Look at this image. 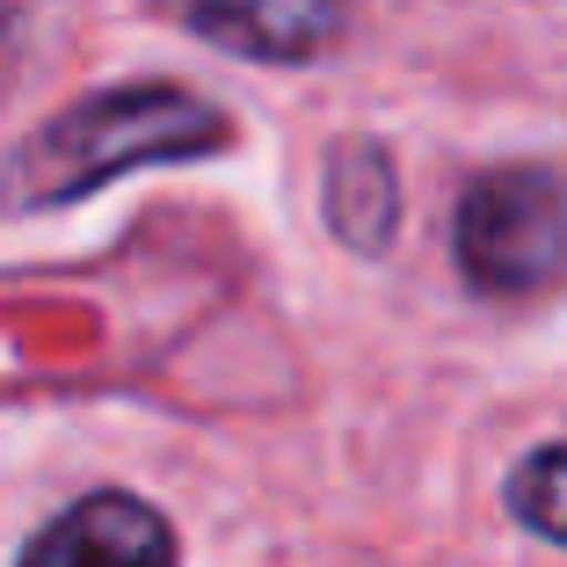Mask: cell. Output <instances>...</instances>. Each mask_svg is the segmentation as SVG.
<instances>
[{"mask_svg": "<svg viewBox=\"0 0 567 567\" xmlns=\"http://www.w3.org/2000/svg\"><path fill=\"white\" fill-rule=\"evenodd\" d=\"M502 502H509V517H517L532 538L567 546V444H538L532 458H517Z\"/></svg>", "mask_w": 567, "mask_h": 567, "instance_id": "6", "label": "cell"}, {"mask_svg": "<svg viewBox=\"0 0 567 567\" xmlns=\"http://www.w3.org/2000/svg\"><path fill=\"white\" fill-rule=\"evenodd\" d=\"M146 8L248 66H313L350 30L342 0H146Z\"/></svg>", "mask_w": 567, "mask_h": 567, "instance_id": "3", "label": "cell"}, {"mask_svg": "<svg viewBox=\"0 0 567 567\" xmlns=\"http://www.w3.org/2000/svg\"><path fill=\"white\" fill-rule=\"evenodd\" d=\"M451 262L481 299H546L567 284V183L553 167H481L451 204Z\"/></svg>", "mask_w": 567, "mask_h": 567, "instance_id": "2", "label": "cell"}, {"mask_svg": "<svg viewBox=\"0 0 567 567\" xmlns=\"http://www.w3.org/2000/svg\"><path fill=\"white\" fill-rule=\"evenodd\" d=\"M320 218H328V234L357 255L393 248V234H401V175H393L379 138H342V146H328Z\"/></svg>", "mask_w": 567, "mask_h": 567, "instance_id": "5", "label": "cell"}, {"mask_svg": "<svg viewBox=\"0 0 567 567\" xmlns=\"http://www.w3.org/2000/svg\"><path fill=\"white\" fill-rule=\"evenodd\" d=\"M234 146V117L175 81H124L66 102L0 161V218L66 212L138 167H183Z\"/></svg>", "mask_w": 567, "mask_h": 567, "instance_id": "1", "label": "cell"}, {"mask_svg": "<svg viewBox=\"0 0 567 567\" xmlns=\"http://www.w3.org/2000/svg\"><path fill=\"white\" fill-rule=\"evenodd\" d=\"M175 560H183L175 524L153 502L102 487V495L66 502L44 532H30L16 567H175Z\"/></svg>", "mask_w": 567, "mask_h": 567, "instance_id": "4", "label": "cell"}]
</instances>
